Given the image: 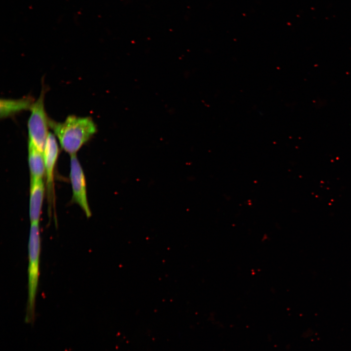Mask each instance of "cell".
<instances>
[{
  "label": "cell",
  "mask_w": 351,
  "mask_h": 351,
  "mask_svg": "<svg viewBox=\"0 0 351 351\" xmlns=\"http://www.w3.org/2000/svg\"><path fill=\"white\" fill-rule=\"evenodd\" d=\"M59 148L55 136L49 133L44 151L45 176L48 212L51 211L55 201L54 173L58 156Z\"/></svg>",
  "instance_id": "cell-5"
},
{
  "label": "cell",
  "mask_w": 351,
  "mask_h": 351,
  "mask_svg": "<svg viewBox=\"0 0 351 351\" xmlns=\"http://www.w3.org/2000/svg\"><path fill=\"white\" fill-rule=\"evenodd\" d=\"M28 299L25 322L33 324L39 275L40 235L39 222L31 223L28 241Z\"/></svg>",
  "instance_id": "cell-2"
},
{
  "label": "cell",
  "mask_w": 351,
  "mask_h": 351,
  "mask_svg": "<svg viewBox=\"0 0 351 351\" xmlns=\"http://www.w3.org/2000/svg\"><path fill=\"white\" fill-rule=\"evenodd\" d=\"M49 123L61 149L70 156L77 154L97 132V126L90 117L70 115L62 122L49 119Z\"/></svg>",
  "instance_id": "cell-1"
},
{
  "label": "cell",
  "mask_w": 351,
  "mask_h": 351,
  "mask_svg": "<svg viewBox=\"0 0 351 351\" xmlns=\"http://www.w3.org/2000/svg\"><path fill=\"white\" fill-rule=\"evenodd\" d=\"M69 177L72 201L80 207L87 217H90L92 213L88 201L85 176L77 154L70 156Z\"/></svg>",
  "instance_id": "cell-4"
},
{
  "label": "cell",
  "mask_w": 351,
  "mask_h": 351,
  "mask_svg": "<svg viewBox=\"0 0 351 351\" xmlns=\"http://www.w3.org/2000/svg\"><path fill=\"white\" fill-rule=\"evenodd\" d=\"M45 192L43 179L30 181L29 212L31 223L39 222Z\"/></svg>",
  "instance_id": "cell-6"
},
{
  "label": "cell",
  "mask_w": 351,
  "mask_h": 351,
  "mask_svg": "<svg viewBox=\"0 0 351 351\" xmlns=\"http://www.w3.org/2000/svg\"><path fill=\"white\" fill-rule=\"evenodd\" d=\"M28 161L30 181L43 179L45 176L44 153L28 142Z\"/></svg>",
  "instance_id": "cell-7"
},
{
  "label": "cell",
  "mask_w": 351,
  "mask_h": 351,
  "mask_svg": "<svg viewBox=\"0 0 351 351\" xmlns=\"http://www.w3.org/2000/svg\"><path fill=\"white\" fill-rule=\"evenodd\" d=\"M45 89L44 87L39 97L34 102L30 111L28 124V143L34 145L40 151L44 153L48 135L49 119L46 113L44 99Z\"/></svg>",
  "instance_id": "cell-3"
},
{
  "label": "cell",
  "mask_w": 351,
  "mask_h": 351,
  "mask_svg": "<svg viewBox=\"0 0 351 351\" xmlns=\"http://www.w3.org/2000/svg\"><path fill=\"white\" fill-rule=\"evenodd\" d=\"M31 97H24L20 99H1L0 101V117L6 118L16 113L30 109L34 103Z\"/></svg>",
  "instance_id": "cell-8"
}]
</instances>
